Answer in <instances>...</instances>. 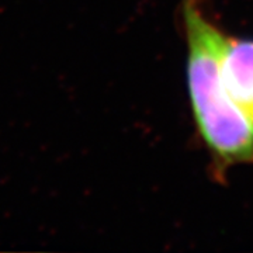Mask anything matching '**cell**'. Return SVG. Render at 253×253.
<instances>
[{
	"label": "cell",
	"instance_id": "cell-1",
	"mask_svg": "<svg viewBox=\"0 0 253 253\" xmlns=\"http://www.w3.org/2000/svg\"><path fill=\"white\" fill-rule=\"evenodd\" d=\"M180 11L193 117L211 156L214 176L224 179L234 166L253 165V121L222 82L221 55L228 36L208 17L200 0H183Z\"/></svg>",
	"mask_w": 253,
	"mask_h": 253
},
{
	"label": "cell",
	"instance_id": "cell-2",
	"mask_svg": "<svg viewBox=\"0 0 253 253\" xmlns=\"http://www.w3.org/2000/svg\"><path fill=\"white\" fill-rule=\"evenodd\" d=\"M221 76L229 96L253 121V40L226 37Z\"/></svg>",
	"mask_w": 253,
	"mask_h": 253
}]
</instances>
